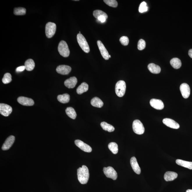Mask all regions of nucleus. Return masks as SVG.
<instances>
[{
    "label": "nucleus",
    "instance_id": "f257e3e1",
    "mask_svg": "<svg viewBox=\"0 0 192 192\" xmlns=\"http://www.w3.org/2000/svg\"><path fill=\"white\" fill-rule=\"evenodd\" d=\"M78 180L82 184L87 183L89 180V169L87 166L83 165L82 167L77 169Z\"/></svg>",
    "mask_w": 192,
    "mask_h": 192
},
{
    "label": "nucleus",
    "instance_id": "f03ea898",
    "mask_svg": "<svg viewBox=\"0 0 192 192\" xmlns=\"http://www.w3.org/2000/svg\"><path fill=\"white\" fill-rule=\"evenodd\" d=\"M77 40L80 47L86 53L90 52V48L85 38L81 33H78L77 35Z\"/></svg>",
    "mask_w": 192,
    "mask_h": 192
},
{
    "label": "nucleus",
    "instance_id": "7ed1b4c3",
    "mask_svg": "<svg viewBox=\"0 0 192 192\" xmlns=\"http://www.w3.org/2000/svg\"><path fill=\"white\" fill-rule=\"evenodd\" d=\"M115 92L118 97H122L125 95L126 90V84L123 81H120L115 86Z\"/></svg>",
    "mask_w": 192,
    "mask_h": 192
},
{
    "label": "nucleus",
    "instance_id": "20e7f679",
    "mask_svg": "<svg viewBox=\"0 0 192 192\" xmlns=\"http://www.w3.org/2000/svg\"><path fill=\"white\" fill-rule=\"evenodd\" d=\"M58 51L61 56L64 57L69 56L70 54V51L67 43L65 41H60L58 45Z\"/></svg>",
    "mask_w": 192,
    "mask_h": 192
},
{
    "label": "nucleus",
    "instance_id": "39448f33",
    "mask_svg": "<svg viewBox=\"0 0 192 192\" xmlns=\"http://www.w3.org/2000/svg\"><path fill=\"white\" fill-rule=\"evenodd\" d=\"M56 25L55 23L52 22H49L46 24L45 27V33L46 37L51 38L55 34Z\"/></svg>",
    "mask_w": 192,
    "mask_h": 192
},
{
    "label": "nucleus",
    "instance_id": "423d86ee",
    "mask_svg": "<svg viewBox=\"0 0 192 192\" xmlns=\"http://www.w3.org/2000/svg\"><path fill=\"white\" fill-rule=\"evenodd\" d=\"M132 128L134 132L139 135L143 134L145 132V127L143 124L139 120H136L134 121L133 123Z\"/></svg>",
    "mask_w": 192,
    "mask_h": 192
},
{
    "label": "nucleus",
    "instance_id": "0eeeda50",
    "mask_svg": "<svg viewBox=\"0 0 192 192\" xmlns=\"http://www.w3.org/2000/svg\"><path fill=\"white\" fill-rule=\"evenodd\" d=\"M103 171L105 175L108 178H111L113 180H116L117 178V173L111 166L104 168Z\"/></svg>",
    "mask_w": 192,
    "mask_h": 192
},
{
    "label": "nucleus",
    "instance_id": "6e6552de",
    "mask_svg": "<svg viewBox=\"0 0 192 192\" xmlns=\"http://www.w3.org/2000/svg\"><path fill=\"white\" fill-rule=\"evenodd\" d=\"M12 108L10 106L6 104H0V113L4 116H9L12 113Z\"/></svg>",
    "mask_w": 192,
    "mask_h": 192
},
{
    "label": "nucleus",
    "instance_id": "1a4fd4ad",
    "mask_svg": "<svg viewBox=\"0 0 192 192\" xmlns=\"http://www.w3.org/2000/svg\"><path fill=\"white\" fill-rule=\"evenodd\" d=\"M75 144L77 146L83 151L88 153H90L92 151V148L87 144L84 143L81 140H76L75 141Z\"/></svg>",
    "mask_w": 192,
    "mask_h": 192
},
{
    "label": "nucleus",
    "instance_id": "9d476101",
    "mask_svg": "<svg viewBox=\"0 0 192 192\" xmlns=\"http://www.w3.org/2000/svg\"><path fill=\"white\" fill-rule=\"evenodd\" d=\"M180 91L184 98L187 99L189 97L190 89L189 86L186 83H182L180 86Z\"/></svg>",
    "mask_w": 192,
    "mask_h": 192
},
{
    "label": "nucleus",
    "instance_id": "9b49d317",
    "mask_svg": "<svg viewBox=\"0 0 192 192\" xmlns=\"http://www.w3.org/2000/svg\"><path fill=\"white\" fill-rule=\"evenodd\" d=\"M150 105L157 110H161L164 108L163 102L161 100L155 99H152L150 101Z\"/></svg>",
    "mask_w": 192,
    "mask_h": 192
},
{
    "label": "nucleus",
    "instance_id": "f8f14e48",
    "mask_svg": "<svg viewBox=\"0 0 192 192\" xmlns=\"http://www.w3.org/2000/svg\"><path fill=\"white\" fill-rule=\"evenodd\" d=\"M97 45L102 57L105 60H108L109 58V54L102 41L99 40L97 41Z\"/></svg>",
    "mask_w": 192,
    "mask_h": 192
},
{
    "label": "nucleus",
    "instance_id": "ddd939ff",
    "mask_svg": "<svg viewBox=\"0 0 192 192\" xmlns=\"http://www.w3.org/2000/svg\"><path fill=\"white\" fill-rule=\"evenodd\" d=\"M163 124L169 127L177 129L180 127V125L177 122L170 118H165L163 120Z\"/></svg>",
    "mask_w": 192,
    "mask_h": 192
},
{
    "label": "nucleus",
    "instance_id": "4468645a",
    "mask_svg": "<svg viewBox=\"0 0 192 192\" xmlns=\"http://www.w3.org/2000/svg\"><path fill=\"white\" fill-rule=\"evenodd\" d=\"M17 102L20 104L26 106H31L34 105V102L33 99L28 97H20L17 99Z\"/></svg>",
    "mask_w": 192,
    "mask_h": 192
},
{
    "label": "nucleus",
    "instance_id": "2eb2a0df",
    "mask_svg": "<svg viewBox=\"0 0 192 192\" xmlns=\"http://www.w3.org/2000/svg\"><path fill=\"white\" fill-rule=\"evenodd\" d=\"M15 137L13 136H10L6 139L5 142L3 144L2 149L3 150H8L12 147L15 141Z\"/></svg>",
    "mask_w": 192,
    "mask_h": 192
},
{
    "label": "nucleus",
    "instance_id": "dca6fc26",
    "mask_svg": "<svg viewBox=\"0 0 192 192\" xmlns=\"http://www.w3.org/2000/svg\"><path fill=\"white\" fill-rule=\"evenodd\" d=\"M71 67L68 65H61L58 66L56 68L57 72L62 75H67L71 71Z\"/></svg>",
    "mask_w": 192,
    "mask_h": 192
},
{
    "label": "nucleus",
    "instance_id": "f3484780",
    "mask_svg": "<svg viewBox=\"0 0 192 192\" xmlns=\"http://www.w3.org/2000/svg\"><path fill=\"white\" fill-rule=\"evenodd\" d=\"M130 163L134 172L137 174H140L141 173V169L138 163L136 158L135 157H132L131 158Z\"/></svg>",
    "mask_w": 192,
    "mask_h": 192
},
{
    "label": "nucleus",
    "instance_id": "a211bd4d",
    "mask_svg": "<svg viewBox=\"0 0 192 192\" xmlns=\"http://www.w3.org/2000/svg\"><path fill=\"white\" fill-rule=\"evenodd\" d=\"M77 83V79L75 77H71L69 79L65 80L64 84L65 86L68 88H73L76 86Z\"/></svg>",
    "mask_w": 192,
    "mask_h": 192
},
{
    "label": "nucleus",
    "instance_id": "6ab92c4d",
    "mask_svg": "<svg viewBox=\"0 0 192 192\" xmlns=\"http://www.w3.org/2000/svg\"><path fill=\"white\" fill-rule=\"evenodd\" d=\"M177 177V173L173 172H167L164 175V179L166 182L172 181Z\"/></svg>",
    "mask_w": 192,
    "mask_h": 192
},
{
    "label": "nucleus",
    "instance_id": "aec40b11",
    "mask_svg": "<svg viewBox=\"0 0 192 192\" xmlns=\"http://www.w3.org/2000/svg\"><path fill=\"white\" fill-rule=\"evenodd\" d=\"M148 68L150 72L153 74H159L161 71V68L159 65L154 63L149 64Z\"/></svg>",
    "mask_w": 192,
    "mask_h": 192
},
{
    "label": "nucleus",
    "instance_id": "412c9836",
    "mask_svg": "<svg viewBox=\"0 0 192 192\" xmlns=\"http://www.w3.org/2000/svg\"><path fill=\"white\" fill-rule=\"evenodd\" d=\"M176 163L179 166L192 170V162L178 159L176 160Z\"/></svg>",
    "mask_w": 192,
    "mask_h": 192
},
{
    "label": "nucleus",
    "instance_id": "4be33fe9",
    "mask_svg": "<svg viewBox=\"0 0 192 192\" xmlns=\"http://www.w3.org/2000/svg\"><path fill=\"white\" fill-rule=\"evenodd\" d=\"M91 104L93 106L99 108H102L104 105V103L102 101L97 97H94L92 99Z\"/></svg>",
    "mask_w": 192,
    "mask_h": 192
},
{
    "label": "nucleus",
    "instance_id": "5701e85b",
    "mask_svg": "<svg viewBox=\"0 0 192 192\" xmlns=\"http://www.w3.org/2000/svg\"><path fill=\"white\" fill-rule=\"evenodd\" d=\"M88 88V85L85 82H83L77 88V92L78 94H81L83 93L87 92Z\"/></svg>",
    "mask_w": 192,
    "mask_h": 192
},
{
    "label": "nucleus",
    "instance_id": "b1692460",
    "mask_svg": "<svg viewBox=\"0 0 192 192\" xmlns=\"http://www.w3.org/2000/svg\"><path fill=\"white\" fill-rule=\"evenodd\" d=\"M170 65L175 69L180 68L182 66L181 61L177 58H173L170 61Z\"/></svg>",
    "mask_w": 192,
    "mask_h": 192
},
{
    "label": "nucleus",
    "instance_id": "393cba45",
    "mask_svg": "<svg viewBox=\"0 0 192 192\" xmlns=\"http://www.w3.org/2000/svg\"><path fill=\"white\" fill-rule=\"evenodd\" d=\"M24 66L25 70L28 71H31L33 70L35 66L34 61L31 59H28L26 61Z\"/></svg>",
    "mask_w": 192,
    "mask_h": 192
},
{
    "label": "nucleus",
    "instance_id": "a878e982",
    "mask_svg": "<svg viewBox=\"0 0 192 192\" xmlns=\"http://www.w3.org/2000/svg\"><path fill=\"white\" fill-rule=\"evenodd\" d=\"M57 99L61 103L65 104L68 103L70 100V96L68 94H64L63 95L58 96Z\"/></svg>",
    "mask_w": 192,
    "mask_h": 192
},
{
    "label": "nucleus",
    "instance_id": "bb28decb",
    "mask_svg": "<svg viewBox=\"0 0 192 192\" xmlns=\"http://www.w3.org/2000/svg\"><path fill=\"white\" fill-rule=\"evenodd\" d=\"M100 125L104 130L108 131L109 132H113L115 130V128L113 126L105 122H102L101 123Z\"/></svg>",
    "mask_w": 192,
    "mask_h": 192
},
{
    "label": "nucleus",
    "instance_id": "cd10ccee",
    "mask_svg": "<svg viewBox=\"0 0 192 192\" xmlns=\"http://www.w3.org/2000/svg\"><path fill=\"white\" fill-rule=\"evenodd\" d=\"M66 114L70 118L73 119H75L77 116L76 111L72 107H68L65 110Z\"/></svg>",
    "mask_w": 192,
    "mask_h": 192
},
{
    "label": "nucleus",
    "instance_id": "c85d7f7f",
    "mask_svg": "<svg viewBox=\"0 0 192 192\" xmlns=\"http://www.w3.org/2000/svg\"><path fill=\"white\" fill-rule=\"evenodd\" d=\"M108 148L112 153L114 154H116L118 152V146L115 142H111L109 144Z\"/></svg>",
    "mask_w": 192,
    "mask_h": 192
},
{
    "label": "nucleus",
    "instance_id": "c756f323",
    "mask_svg": "<svg viewBox=\"0 0 192 192\" xmlns=\"http://www.w3.org/2000/svg\"><path fill=\"white\" fill-rule=\"evenodd\" d=\"M26 13V9L24 8H15L14 9V13L16 15H24Z\"/></svg>",
    "mask_w": 192,
    "mask_h": 192
},
{
    "label": "nucleus",
    "instance_id": "7c9ffc66",
    "mask_svg": "<svg viewBox=\"0 0 192 192\" xmlns=\"http://www.w3.org/2000/svg\"><path fill=\"white\" fill-rule=\"evenodd\" d=\"M93 15L95 18L97 19L99 17L102 16H104L106 19L108 18V16L105 13L99 10H94L93 13Z\"/></svg>",
    "mask_w": 192,
    "mask_h": 192
},
{
    "label": "nucleus",
    "instance_id": "2f4dec72",
    "mask_svg": "<svg viewBox=\"0 0 192 192\" xmlns=\"http://www.w3.org/2000/svg\"><path fill=\"white\" fill-rule=\"evenodd\" d=\"M12 81V76L10 73H7L4 75L2 79V81L4 84H7Z\"/></svg>",
    "mask_w": 192,
    "mask_h": 192
},
{
    "label": "nucleus",
    "instance_id": "473e14b6",
    "mask_svg": "<svg viewBox=\"0 0 192 192\" xmlns=\"http://www.w3.org/2000/svg\"><path fill=\"white\" fill-rule=\"evenodd\" d=\"M148 7L147 6V3L145 1L141 3L139 7V12L141 13L146 12L148 10Z\"/></svg>",
    "mask_w": 192,
    "mask_h": 192
},
{
    "label": "nucleus",
    "instance_id": "72a5a7b5",
    "mask_svg": "<svg viewBox=\"0 0 192 192\" xmlns=\"http://www.w3.org/2000/svg\"><path fill=\"white\" fill-rule=\"evenodd\" d=\"M104 1L108 5L112 7L116 8L118 6L117 1L115 0H105Z\"/></svg>",
    "mask_w": 192,
    "mask_h": 192
},
{
    "label": "nucleus",
    "instance_id": "f704fd0d",
    "mask_svg": "<svg viewBox=\"0 0 192 192\" xmlns=\"http://www.w3.org/2000/svg\"><path fill=\"white\" fill-rule=\"evenodd\" d=\"M145 42L143 39H140L138 43L137 48L139 50H142L145 49Z\"/></svg>",
    "mask_w": 192,
    "mask_h": 192
},
{
    "label": "nucleus",
    "instance_id": "c9c22d12",
    "mask_svg": "<svg viewBox=\"0 0 192 192\" xmlns=\"http://www.w3.org/2000/svg\"><path fill=\"white\" fill-rule=\"evenodd\" d=\"M129 39L127 36H123L120 38V41L124 46H127L129 43Z\"/></svg>",
    "mask_w": 192,
    "mask_h": 192
},
{
    "label": "nucleus",
    "instance_id": "e433bc0d",
    "mask_svg": "<svg viewBox=\"0 0 192 192\" xmlns=\"http://www.w3.org/2000/svg\"><path fill=\"white\" fill-rule=\"evenodd\" d=\"M25 69V66H22L17 67L16 70V71L17 72H22Z\"/></svg>",
    "mask_w": 192,
    "mask_h": 192
},
{
    "label": "nucleus",
    "instance_id": "4c0bfd02",
    "mask_svg": "<svg viewBox=\"0 0 192 192\" xmlns=\"http://www.w3.org/2000/svg\"><path fill=\"white\" fill-rule=\"evenodd\" d=\"M97 20L99 21L100 22H104L106 21V18L104 17V16H101V17H99L97 18Z\"/></svg>",
    "mask_w": 192,
    "mask_h": 192
},
{
    "label": "nucleus",
    "instance_id": "58836bf2",
    "mask_svg": "<svg viewBox=\"0 0 192 192\" xmlns=\"http://www.w3.org/2000/svg\"><path fill=\"white\" fill-rule=\"evenodd\" d=\"M188 54L189 56L192 58V49H190L189 50Z\"/></svg>",
    "mask_w": 192,
    "mask_h": 192
},
{
    "label": "nucleus",
    "instance_id": "ea45409f",
    "mask_svg": "<svg viewBox=\"0 0 192 192\" xmlns=\"http://www.w3.org/2000/svg\"><path fill=\"white\" fill-rule=\"evenodd\" d=\"M186 192H192V190L188 189L186 190Z\"/></svg>",
    "mask_w": 192,
    "mask_h": 192
},
{
    "label": "nucleus",
    "instance_id": "a19ab883",
    "mask_svg": "<svg viewBox=\"0 0 192 192\" xmlns=\"http://www.w3.org/2000/svg\"><path fill=\"white\" fill-rule=\"evenodd\" d=\"M111 55H109V58H111Z\"/></svg>",
    "mask_w": 192,
    "mask_h": 192
}]
</instances>
